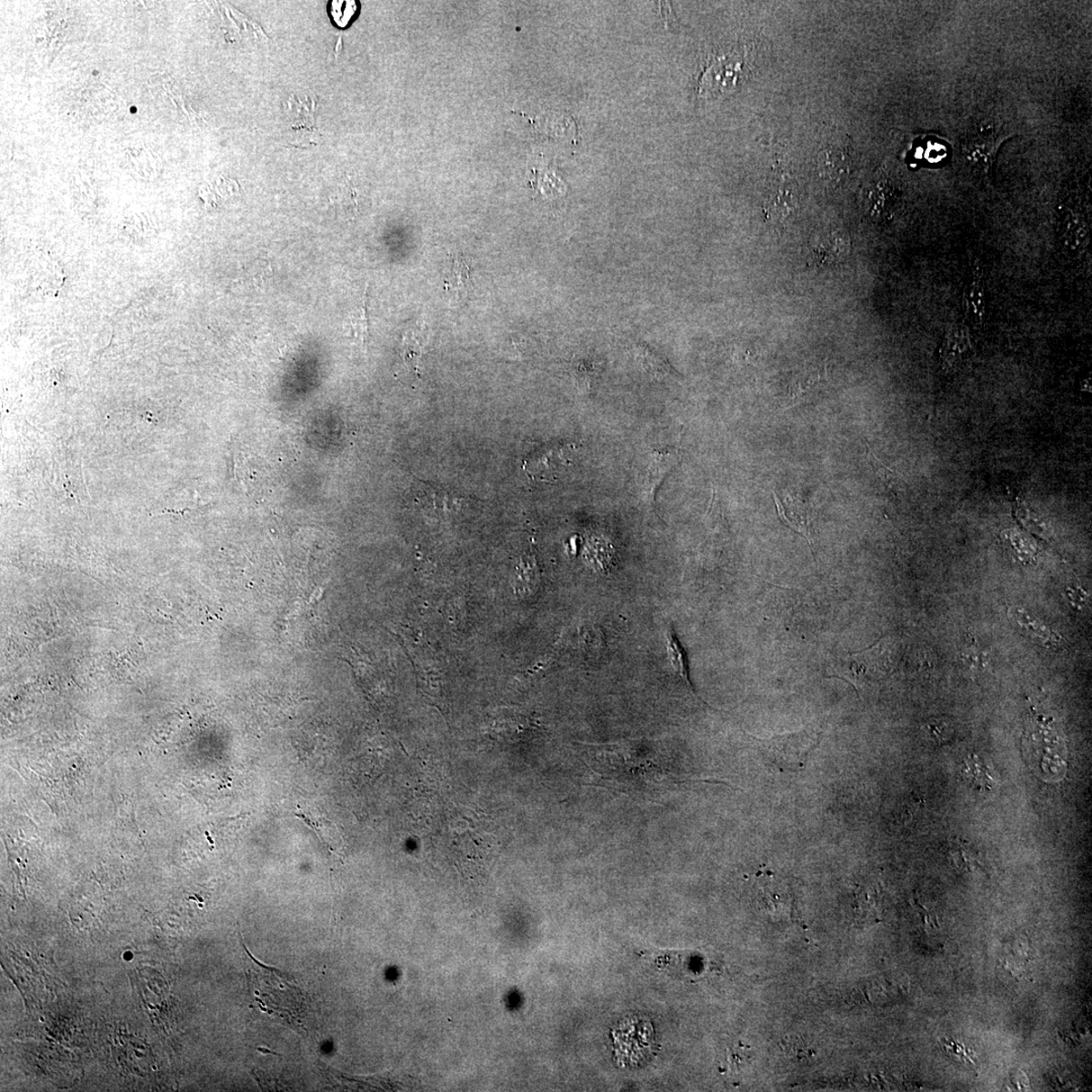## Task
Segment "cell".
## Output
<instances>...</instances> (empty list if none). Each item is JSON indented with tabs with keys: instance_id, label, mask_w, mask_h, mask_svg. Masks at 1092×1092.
I'll return each mask as SVG.
<instances>
[{
	"instance_id": "obj_1",
	"label": "cell",
	"mask_w": 1092,
	"mask_h": 1092,
	"mask_svg": "<svg viewBox=\"0 0 1092 1092\" xmlns=\"http://www.w3.org/2000/svg\"><path fill=\"white\" fill-rule=\"evenodd\" d=\"M892 643L882 639L867 651L848 655L835 667L834 676L841 678L859 690L864 685L878 681L891 673L895 666Z\"/></svg>"
},
{
	"instance_id": "obj_2",
	"label": "cell",
	"mask_w": 1092,
	"mask_h": 1092,
	"mask_svg": "<svg viewBox=\"0 0 1092 1092\" xmlns=\"http://www.w3.org/2000/svg\"><path fill=\"white\" fill-rule=\"evenodd\" d=\"M680 459V451L674 448L654 450L646 456L637 480L640 501L647 505L656 502L657 490Z\"/></svg>"
},
{
	"instance_id": "obj_3",
	"label": "cell",
	"mask_w": 1092,
	"mask_h": 1092,
	"mask_svg": "<svg viewBox=\"0 0 1092 1092\" xmlns=\"http://www.w3.org/2000/svg\"><path fill=\"white\" fill-rule=\"evenodd\" d=\"M743 59L738 54H727L713 60L704 72L700 81L699 94L709 98L727 94L737 83L743 71Z\"/></svg>"
},
{
	"instance_id": "obj_4",
	"label": "cell",
	"mask_w": 1092,
	"mask_h": 1092,
	"mask_svg": "<svg viewBox=\"0 0 1092 1092\" xmlns=\"http://www.w3.org/2000/svg\"><path fill=\"white\" fill-rule=\"evenodd\" d=\"M575 455L574 445L546 447L526 460L525 471L535 480L554 481L574 464Z\"/></svg>"
},
{
	"instance_id": "obj_5",
	"label": "cell",
	"mask_w": 1092,
	"mask_h": 1092,
	"mask_svg": "<svg viewBox=\"0 0 1092 1092\" xmlns=\"http://www.w3.org/2000/svg\"><path fill=\"white\" fill-rule=\"evenodd\" d=\"M963 312L967 326L976 331L985 327L987 320V287L985 270L979 259L974 261L963 294Z\"/></svg>"
},
{
	"instance_id": "obj_6",
	"label": "cell",
	"mask_w": 1092,
	"mask_h": 1092,
	"mask_svg": "<svg viewBox=\"0 0 1092 1092\" xmlns=\"http://www.w3.org/2000/svg\"><path fill=\"white\" fill-rule=\"evenodd\" d=\"M1001 139L992 129L971 135L962 147V157L966 165L978 175H987L994 165Z\"/></svg>"
},
{
	"instance_id": "obj_7",
	"label": "cell",
	"mask_w": 1092,
	"mask_h": 1092,
	"mask_svg": "<svg viewBox=\"0 0 1092 1092\" xmlns=\"http://www.w3.org/2000/svg\"><path fill=\"white\" fill-rule=\"evenodd\" d=\"M972 350L970 329L965 323L955 322L946 329L941 348V366L951 374L968 357Z\"/></svg>"
},
{
	"instance_id": "obj_8",
	"label": "cell",
	"mask_w": 1092,
	"mask_h": 1092,
	"mask_svg": "<svg viewBox=\"0 0 1092 1092\" xmlns=\"http://www.w3.org/2000/svg\"><path fill=\"white\" fill-rule=\"evenodd\" d=\"M852 151L842 145H828L818 153L816 169L818 175L828 183H841L851 174Z\"/></svg>"
},
{
	"instance_id": "obj_9",
	"label": "cell",
	"mask_w": 1092,
	"mask_h": 1092,
	"mask_svg": "<svg viewBox=\"0 0 1092 1092\" xmlns=\"http://www.w3.org/2000/svg\"><path fill=\"white\" fill-rule=\"evenodd\" d=\"M809 251L816 265H835L845 261L848 254V239L843 231L832 230L815 239Z\"/></svg>"
},
{
	"instance_id": "obj_10",
	"label": "cell",
	"mask_w": 1092,
	"mask_h": 1092,
	"mask_svg": "<svg viewBox=\"0 0 1092 1092\" xmlns=\"http://www.w3.org/2000/svg\"><path fill=\"white\" fill-rule=\"evenodd\" d=\"M1008 616L1019 630H1022L1027 636L1032 638L1037 645L1051 648L1058 646L1061 643V637L1057 634H1055L1048 626L1044 625V622L1030 615L1025 609L1018 607L1010 608L1008 610Z\"/></svg>"
},
{
	"instance_id": "obj_11",
	"label": "cell",
	"mask_w": 1092,
	"mask_h": 1092,
	"mask_svg": "<svg viewBox=\"0 0 1092 1092\" xmlns=\"http://www.w3.org/2000/svg\"><path fill=\"white\" fill-rule=\"evenodd\" d=\"M449 260L445 281L446 292L453 301L462 302L467 299L473 290L471 265L466 257L459 255H450Z\"/></svg>"
},
{
	"instance_id": "obj_12",
	"label": "cell",
	"mask_w": 1092,
	"mask_h": 1092,
	"mask_svg": "<svg viewBox=\"0 0 1092 1092\" xmlns=\"http://www.w3.org/2000/svg\"><path fill=\"white\" fill-rule=\"evenodd\" d=\"M1060 245L1069 256H1080L1089 245V231L1082 216L1077 213L1067 215L1062 223Z\"/></svg>"
},
{
	"instance_id": "obj_13",
	"label": "cell",
	"mask_w": 1092,
	"mask_h": 1092,
	"mask_svg": "<svg viewBox=\"0 0 1092 1092\" xmlns=\"http://www.w3.org/2000/svg\"><path fill=\"white\" fill-rule=\"evenodd\" d=\"M797 202L796 188L786 185L776 187L766 202V214L774 220L787 219L796 214Z\"/></svg>"
},
{
	"instance_id": "obj_14",
	"label": "cell",
	"mask_w": 1092,
	"mask_h": 1092,
	"mask_svg": "<svg viewBox=\"0 0 1092 1092\" xmlns=\"http://www.w3.org/2000/svg\"><path fill=\"white\" fill-rule=\"evenodd\" d=\"M636 349V357L640 365H642L645 371L653 376L656 380L666 381L673 380L674 377H678L673 367L661 356L656 355L655 352L649 350L644 346H638Z\"/></svg>"
},
{
	"instance_id": "obj_15",
	"label": "cell",
	"mask_w": 1092,
	"mask_h": 1092,
	"mask_svg": "<svg viewBox=\"0 0 1092 1092\" xmlns=\"http://www.w3.org/2000/svg\"><path fill=\"white\" fill-rule=\"evenodd\" d=\"M666 654L669 657L670 664L674 672L678 675L679 678L686 686L693 692L692 685L688 676V665L686 662L684 649L679 642L678 637L675 635L673 626H669L666 631Z\"/></svg>"
},
{
	"instance_id": "obj_16",
	"label": "cell",
	"mask_w": 1092,
	"mask_h": 1092,
	"mask_svg": "<svg viewBox=\"0 0 1092 1092\" xmlns=\"http://www.w3.org/2000/svg\"><path fill=\"white\" fill-rule=\"evenodd\" d=\"M426 343L427 338L424 336L423 331H410L403 338V360L416 373H419L420 360Z\"/></svg>"
},
{
	"instance_id": "obj_17",
	"label": "cell",
	"mask_w": 1092,
	"mask_h": 1092,
	"mask_svg": "<svg viewBox=\"0 0 1092 1092\" xmlns=\"http://www.w3.org/2000/svg\"><path fill=\"white\" fill-rule=\"evenodd\" d=\"M892 188L887 179L881 178L873 185L870 194L872 213L877 218H883L890 210L892 203Z\"/></svg>"
},
{
	"instance_id": "obj_18",
	"label": "cell",
	"mask_w": 1092,
	"mask_h": 1092,
	"mask_svg": "<svg viewBox=\"0 0 1092 1092\" xmlns=\"http://www.w3.org/2000/svg\"><path fill=\"white\" fill-rule=\"evenodd\" d=\"M349 327L350 331L352 332V336H354L356 340L360 341V343L366 345L369 337L366 296L363 300V305L360 306V308L356 313L351 315Z\"/></svg>"
},
{
	"instance_id": "obj_19",
	"label": "cell",
	"mask_w": 1092,
	"mask_h": 1092,
	"mask_svg": "<svg viewBox=\"0 0 1092 1092\" xmlns=\"http://www.w3.org/2000/svg\"><path fill=\"white\" fill-rule=\"evenodd\" d=\"M518 577L523 582H526L531 588L536 586L539 581V568L535 556H526L520 558Z\"/></svg>"
},
{
	"instance_id": "obj_20",
	"label": "cell",
	"mask_w": 1092,
	"mask_h": 1092,
	"mask_svg": "<svg viewBox=\"0 0 1092 1092\" xmlns=\"http://www.w3.org/2000/svg\"><path fill=\"white\" fill-rule=\"evenodd\" d=\"M356 11V5L354 2H333L330 6L332 19L340 28H345L349 24Z\"/></svg>"
}]
</instances>
